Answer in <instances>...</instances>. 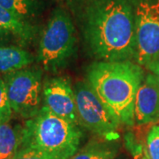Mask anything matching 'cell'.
I'll return each mask as SVG.
<instances>
[{
    "label": "cell",
    "instance_id": "cell-1",
    "mask_svg": "<svg viewBox=\"0 0 159 159\" xmlns=\"http://www.w3.org/2000/svg\"><path fill=\"white\" fill-rule=\"evenodd\" d=\"M86 44L100 61L135 57V20L132 0H74Z\"/></svg>",
    "mask_w": 159,
    "mask_h": 159
},
{
    "label": "cell",
    "instance_id": "cell-2",
    "mask_svg": "<svg viewBox=\"0 0 159 159\" xmlns=\"http://www.w3.org/2000/svg\"><path fill=\"white\" fill-rule=\"evenodd\" d=\"M144 78L142 66L131 60L99 61L87 74V82L104 106L120 125L129 126L135 123V99Z\"/></svg>",
    "mask_w": 159,
    "mask_h": 159
},
{
    "label": "cell",
    "instance_id": "cell-3",
    "mask_svg": "<svg viewBox=\"0 0 159 159\" xmlns=\"http://www.w3.org/2000/svg\"><path fill=\"white\" fill-rule=\"evenodd\" d=\"M20 147L39 149L66 159H71L79 148L82 131L51 112L45 105L20 128Z\"/></svg>",
    "mask_w": 159,
    "mask_h": 159
},
{
    "label": "cell",
    "instance_id": "cell-4",
    "mask_svg": "<svg viewBox=\"0 0 159 159\" xmlns=\"http://www.w3.org/2000/svg\"><path fill=\"white\" fill-rule=\"evenodd\" d=\"M76 42V30L70 14L63 8H57L43 31L38 59L46 70L57 71L73 56Z\"/></svg>",
    "mask_w": 159,
    "mask_h": 159
},
{
    "label": "cell",
    "instance_id": "cell-5",
    "mask_svg": "<svg viewBox=\"0 0 159 159\" xmlns=\"http://www.w3.org/2000/svg\"><path fill=\"white\" fill-rule=\"evenodd\" d=\"M138 65L148 70L159 60V0H132Z\"/></svg>",
    "mask_w": 159,
    "mask_h": 159
},
{
    "label": "cell",
    "instance_id": "cell-6",
    "mask_svg": "<svg viewBox=\"0 0 159 159\" xmlns=\"http://www.w3.org/2000/svg\"><path fill=\"white\" fill-rule=\"evenodd\" d=\"M3 79L12 112L26 120L33 118L42 107V72L26 67L6 74Z\"/></svg>",
    "mask_w": 159,
    "mask_h": 159
},
{
    "label": "cell",
    "instance_id": "cell-7",
    "mask_svg": "<svg viewBox=\"0 0 159 159\" xmlns=\"http://www.w3.org/2000/svg\"><path fill=\"white\" fill-rule=\"evenodd\" d=\"M77 112L80 125L101 138L116 140L120 125L117 119L98 98L97 94L86 81H79L74 86Z\"/></svg>",
    "mask_w": 159,
    "mask_h": 159
},
{
    "label": "cell",
    "instance_id": "cell-8",
    "mask_svg": "<svg viewBox=\"0 0 159 159\" xmlns=\"http://www.w3.org/2000/svg\"><path fill=\"white\" fill-rule=\"evenodd\" d=\"M44 105L51 112L75 125H80L74 89L65 78L46 80L43 86Z\"/></svg>",
    "mask_w": 159,
    "mask_h": 159
},
{
    "label": "cell",
    "instance_id": "cell-9",
    "mask_svg": "<svg viewBox=\"0 0 159 159\" xmlns=\"http://www.w3.org/2000/svg\"><path fill=\"white\" fill-rule=\"evenodd\" d=\"M134 119L138 125H145L159 119V81L154 74H148L138 89Z\"/></svg>",
    "mask_w": 159,
    "mask_h": 159
},
{
    "label": "cell",
    "instance_id": "cell-10",
    "mask_svg": "<svg viewBox=\"0 0 159 159\" xmlns=\"http://www.w3.org/2000/svg\"><path fill=\"white\" fill-rule=\"evenodd\" d=\"M0 25L8 30L22 43H30L34 39L36 29L29 20H23L0 6Z\"/></svg>",
    "mask_w": 159,
    "mask_h": 159
},
{
    "label": "cell",
    "instance_id": "cell-11",
    "mask_svg": "<svg viewBox=\"0 0 159 159\" xmlns=\"http://www.w3.org/2000/svg\"><path fill=\"white\" fill-rule=\"evenodd\" d=\"M33 60V56L22 48L0 46V73L6 74L26 68Z\"/></svg>",
    "mask_w": 159,
    "mask_h": 159
},
{
    "label": "cell",
    "instance_id": "cell-12",
    "mask_svg": "<svg viewBox=\"0 0 159 159\" xmlns=\"http://www.w3.org/2000/svg\"><path fill=\"white\" fill-rule=\"evenodd\" d=\"M119 150V144L117 139L101 138V140L89 142L71 159H114Z\"/></svg>",
    "mask_w": 159,
    "mask_h": 159
},
{
    "label": "cell",
    "instance_id": "cell-13",
    "mask_svg": "<svg viewBox=\"0 0 159 159\" xmlns=\"http://www.w3.org/2000/svg\"><path fill=\"white\" fill-rule=\"evenodd\" d=\"M20 129L8 123L0 124V159H11L20 147Z\"/></svg>",
    "mask_w": 159,
    "mask_h": 159
},
{
    "label": "cell",
    "instance_id": "cell-14",
    "mask_svg": "<svg viewBox=\"0 0 159 159\" xmlns=\"http://www.w3.org/2000/svg\"><path fill=\"white\" fill-rule=\"evenodd\" d=\"M0 6L26 20L36 15L38 10L34 0H0Z\"/></svg>",
    "mask_w": 159,
    "mask_h": 159
},
{
    "label": "cell",
    "instance_id": "cell-15",
    "mask_svg": "<svg viewBox=\"0 0 159 159\" xmlns=\"http://www.w3.org/2000/svg\"><path fill=\"white\" fill-rule=\"evenodd\" d=\"M12 115L5 80L0 77V124L8 123Z\"/></svg>",
    "mask_w": 159,
    "mask_h": 159
},
{
    "label": "cell",
    "instance_id": "cell-16",
    "mask_svg": "<svg viewBox=\"0 0 159 159\" xmlns=\"http://www.w3.org/2000/svg\"><path fill=\"white\" fill-rule=\"evenodd\" d=\"M11 159H66L51 155L39 149L31 148H21Z\"/></svg>",
    "mask_w": 159,
    "mask_h": 159
},
{
    "label": "cell",
    "instance_id": "cell-17",
    "mask_svg": "<svg viewBox=\"0 0 159 159\" xmlns=\"http://www.w3.org/2000/svg\"><path fill=\"white\" fill-rule=\"evenodd\" d=\"M147 153L149 159H159V124L153 125L148 132Z\"/></svg>",
    "mask_w": 159,
    "mask_h": 159
},
{
    "label": "cell",
    "instance_id": "cell-18",
    "mask_svg": "<svg viewBox=\"0 0 159 159\" xmlns=\"http://www.w3.org/2000/svg\"><path fill=\"white\" fill-rule=\"evenodd\" d=\"M11 36H13L12 34L8 31L6 30L5 28H3L1 25H0V46H8L5 45L6 42H8ZM14 37V36H13ZM15 38V37H14Z\"/></svg>",
    "mask_w": 159,
    "mask_h": 159
},
{
    "label": "cell",
    "instance_id": "cell-19",
    "mask_svg": "<svg viewBox=\"0 0 159 159\" xmlns=\"http://www.w3.org/2000/svg\"><path fill=\"white\" fill-rule=\"evenodd\" d=\"M149 70L152 72V74H154L157 76V80H158L159 81V60Z\"/></svg>",
    "mask_w": 159,
    "mask_h": 159
},
{
    "label": "cell",
    "instance_id": "cell-20",
    "mask_svg": "<svg viewBox=\"0 0 159 159\" xmlns=\"http://www.w3.org/2000/svg\"><path fill=\"white\" fill-rule=\"evenodd\" d=\"M140 159H149L148 158V153H145L142 157H141V158Z\"/></svg>",
    "mask_w": 159,
    "mask_h": 159
}]
</instances>
